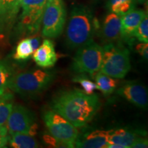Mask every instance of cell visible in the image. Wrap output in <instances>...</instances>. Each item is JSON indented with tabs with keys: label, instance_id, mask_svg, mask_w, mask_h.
I'll use <instances>...</instances> for the list:
<instances>
[{
	"label": "cell",
	"instance_id": "11",
	"mask_svg": "<svg viewBox=\"0 0 148 148\" xmlns=\"http://www.w3.org/2000/svg\"><path fill=\"white\" fill-rule=\"evenodd\" d=\"M32 58L40 67L47 69L54 66L58 60V55L52 40L49 38L44 40L41 45L33 52Z\"/></svg>",
	"mask_w": 148,
	"mask_h": 148
},
{
	"label": "cell",
	"instance_id": "6",
	"mask_svg": "<svg viewBox=\"0 0 148 148\" xmlns=\"http://www.w3.org/2000/svg\"><path fill=\"white\" fill-rule=\"evenodd\" d=\"M66 19L63 0H47L42 18V35L47 38L60 36Z\"/></svg>",
	"mask_w": 148,
	"mask_h": 148
},
{
	"label": "cell",
	"instance_id": "18",
	"mask_svg": "<svg viewBox=\"0 0 148 148\" xmlns=\"http://www.w3.org/2000/svg\"><path fill=\"white\" fill-rule=\"evenodd\" d=\"M95 79L97 85L98 90H99L105 95H109L115 90L118 82L115 78L105 75L101 72L95 74Z\"/></svg>",
	"mask_w": 148,
	"mask_h": 148
},
{
	"label": "cell",
	"instance_id": "25",
	"mask_svg": "<svg viewBox=\"0 0 148 148\" xmlns=\"http://www.w3.org/2000/svg\"><path fill=\"white\" fill-rule=\"evenodd\" d=\"M8 129L5 125H0V148L5 147L8 143Z\"/></svg>",
	"mask_w": 148,
	"mask_h": 148
},
{
	"label": "cell",
	"instance_id": "9",
	"mask_svg": "<svg viewBox=\"0 0 148 148\" xmlns=\"http://www.w3.org/2000/svg\"><path fill=\"white\" fill-rule=\"evenodd\" d=\"M6 123L9 134L18 132L34 136L38 129L34 113L21 105L12 107Z\"/></svg>",
	"mask_w": 148,
	"mask_h": 148
},
{
	"label": "cell",
	"instance_id": "8",
	"mask_svg": "<svg viewBox=\"0 0 148 148\" xmlns=\"http://www.w3.org/2000/svg\"><path fill=\"white\" fill-rule=\"evenodd\" d=\"M46 1L47 0H22L19 29L23 34L34 35L39 32Z\"/></svg>",
	"mask_w": 148,
	"mask_h": 148
},
{
	"label": "cell",
	"instance_id": "5",
	"mask_svg": "<svg viewBox=\"0 0 148 148\" xmlns=\"http://www.w3.org/2000/svg\"><path fill=\"white\" fill-rule=\"evenodd\" d=\"M103 57V47L93 39L77 48L72 62L71 69L77 73L95 75L99 71Z\"/></svg>",
	"mask_w": 148,
	"mask_h": 148
},
{
	"label": "cell",
	"instance_id": "12",
	"mask_svg": "<svg viewBox=\"0 0 148 148\" xmlns=\"http://www.w3.org/2000/svg\"><path fill=\"white\" fill-rule=\"evenodd\" d=\"M110 130H94L78 135L75 142V147L106 148L108 145Z\"/></svg>",
	"mask_w": 148,
	"mask_h": 148
},
{
	"label": "cell",
	"instance_id": "28",
	"mask_svg": "<svg viewBox=\"0 0 148 148\" xmlns=\"http://www.w3.org/2000/svg\"><path fill=\"white\" fill-rule=\"evenodd\" d=\"M29 40L30 42L33 50L34 51L40 46V39L38 37H32V38H29Z\"/></svg>",
	"mask_w": 148,
	"mask_h": 148
},
{
	"label": "cell",
	"instance_id": "22",
	"mask_svg": "<svg viewBox=\"0 0 148 148\" xmlns=\"http://www.w3.org/2000/svg\"><path fill=\"white\" fill-rule=\"evenodd\" d=\"M134 37L142 42H148V17L145 14L134 33Z\"/></svg>",
	"mask_w": 148,
	"mask_h": 148
},
{
	"label": "cell",
	"instance_id": "13",
	"mask_svg": "<svg viewBox=\"0 0 148 148\" xmlns=\"http://www.w3.org/2000/svg\"><path fill=\"white\" fill-rule=\"evenodd\" d=\"M147 14L143 10L134 9L121 17V38L127 41L132 40L134 33Z\"/></svg>",
	"mask_w": 148,
	"mask_h": 148
},
{
	"label": "cell",
	"instance_id": "21",
	"mask_svg": "<svg viewBox=\"0 0 148 148\" xmlns=\"http://www.w3.org/2000/svg\"><path fill=\"white\" fill-rule=\"evenodd\" d=\"M12 107V103L9 101L8 97L0 99V125H5L6 123Z\"/></svg>",
	"mask_w": 148,
	"mask_h": 148
},
{
	"label": "cell",
	"instance_id": "23",
	"mask_svg": "<svg viewBox=\"0 0 148 148\" xmlns=\"http://www.w3.org/2000/svg\"><path fill=\"white\" fill-rule=\"evenodd\" d=\"M73 82L79 83L83 88V91L86 92V94H92L93 93L94 90L98 89L97 85L96 83L92 82L87 77L83 76V75H81V76L79 75V76L73 78Z\"/></svg>",
	"mask_w": 148,
	"mask_h": 148
},
{
	"label": "cell",
	"instance_id": "20",
	"mask_svg": "<svg viewBox=\"0 0 148 148\" xmlns=\"http://www.w3.org/2000/svg\"><path fill=\"white\" fill-rule=\"evenodd\" d=\"M34 50L31 46L29 38H24L18 42L16 46L13 58L16 60H25L30 58Z\"/></svg>",
	"mask_w": 148,
	"mask_h": 148
},
{
	"label": "cell",
	"instance_id": "7",
	"mask_svg": "<svg viewBox=\"0 0 148 148\" xmlns=\"http://www.w3.org/2000/svg\"><path fill=\"white\" fill-rule=\"evenodd\" d=\"M42 119L49 134L65 147H74L79 131L65 118L53 110H47L42 114Z\"/></svg>",
	"mask_w": 148,
	"mask_h": 148
},
{
	"label": "cell",
	"instance_id": "29",
	"mask_svg": "<svg viewBox=\"0 0 148 148\" xmlns=\"http://www.w3.org/2000/svg\"><path fill=\"white\" fill-rule=\"evenodd\" d=\"M146 1H147V0H136V1H138V2L140 3H145Z\"/></svg>",
	"mask_w": 148,
	"mask_h": 148
},
{
	"label": "cell",
	"instance_id": "19",
	"mask_svg": "<svg viewBox=\"0 0 148 148\" xmlns=\"http://www.w3.org/2000/svg\"><path fill=\"white\" fill-rule=\"evenodd\" d=\"M135 4L136 0H108L107 8L111 12L121 16L134 10Z\"/></svg>",
	"mask_w": 148,
	"mask_h": 148
},
{
	"label": "cell",
	"instance_id": "24",
	"mask_svg": "<svg viewBox=\"0 0 148 148\" xmlns=\"http://www.w3.org/2000/svg\"><path fill=\"white\" fill-rule=\"evenodd\" d=\"M10 74L5 66L0 62V97L4 95L5 90L8 88Z\"/></svg>",
	"mask_w": 148,
	"mask_h": 148
},
{
	"label": "cell",
	"instance_id": "17",
	"mask_svg": "<svg viewBox=\"0 0 148 148\" xmlns=\"http://www.w3.org/2000/svg\"><path fill=\"white\" fill-rule=\"evenodd\" d=\"M8 143L14 148H36L38 143L33 136L24 133H10Z\"/></svg>",
	"mask_w": 148,
	"mask_h": 148
},
{
	"label": "cell",
	"instance_id": "10",
	"mask_svg": "<svg viewBox=\"0 0 148 148\" xmlns=\"http://www.w3.org/2000/svg\"><path fill=\"white\" fill-rule=\"evenodd\" d=\"M118 95L124 97L129 102L140 108L147 106V91L143 85L137 83H128L116 90Z\"/></svg>",
	"mask_w": 148,
	"mask_h": 148
},
{
	"label": "cell",
	"instance_id": "4",
	"mask_svg": "<svg viewBox=\"0 0 148 148\" xmlns=\"http://www.w3.org/2000/svg\"><path fill=\"white\" fill-rule=\"evenodd\" d=\"M103 47V57L99 72L115 79L123 78L131 69L129 50L124 47L106 43Z\"/></svg>",
	"mask_w": 148,
	"mask_h": 148
},
{
	"label": "cell",
	"instance_id": "2",
	"mask_svg": "<svg viewBox=\"0 0 148 148\" xmlns=\"http://www.w3.org/2000/svg\"><path fill=\"white\" fill-rule=\"evenodd\" d=\"M99 27L91 9L84 5L74 6L71 11L66 31V43L74 49L92 39Z\"/></svg>",
	"mask_w": 148,
	"mask_h": 148
},
{
	"label": "cell",
	"instance_id": "3",
	"mask_svg": "<svg viewBox=\"0 0 148 148\" xmlns=\"http://www.w3.org/2000/svg\"><path fill=\"white\" fill-rule=\"evenodd\" d=\"M54 77L55 73L51 71L37 69L22 72L10 77L8 87L22 96L33 97L47 89Z\"/></svg>",
	"mask_w": 148,
	"mask_h": 148
},
{
	"label": "cell",
	"instance_id": "27",
	"mask_svg": "<svg viewBox=\"0 0 148 148\" xmlns=\"http://www.w3.org/2000/svg\"><path fill=\"white\" fill-rule=\"evenodd\" d=\"M148 147V141L147 138H145L142 136L136 138L135 141L132 144L130 147L132 148H145Z\"/></svg>",
	"mask_w": 148,
	"mask_h": 148
},
{
	"label": "cell",
	"instance_id": "15",
	"mask_svg": "<svg viewBox=\"0 0 148 148\" xmlns=\"http://www.w3.org/2000/svg\"><path fill=\"white\" fill-rule=\"evenodd\" d=\"M22 0H0V31L8 29L14 23Z\"/></svg>",
	"mask_w": 148,
	"mask_h": 148
},
{
	"label": "cell",
	"instance_id": "26",
	"mask_svg": "<svg viewBox=\"0 0 148 148\" xmlns=\"http://www.w3.org/2000/svg\"><path fill=\"white\" fill-rule=\"evenodd\" d=\"M136 50L143 58H148V45L147 42H141L136 46Z\"/></svg>",
	"mask_w": 148,
	"mask_h": 148
},
{
	"label": "cell",
	"instance_id": "14",
	"mask_svg": "<svg viewBox=\"0 0 148 148\" xmlns=\"http://www.w3.org/2000/svg\"><path fill=\"white\" fill-rule=\"evenodd\" d=\"M101 36L106 44L115 42L121 38V17L119 15L110 12L105 16Z\"/></svg>",
	"mask_w": 148,
	"mask_h": 148
},
{
	"label": "cell",
	"instance_id": "16",
	"mask_svg": "<svg viewBox=\"0 0 148 148\" xmlns=\"http://www.w3.org/2000/svg\"><path fill=\"white\" fill-rule=\"evenodd\" d=\"M140 132H136L127 129L119 128L110 130L108 145H119L123 148H130L136 138L141 136Z\"/></svg>",
	"mask_w": 148,
	"mask_h": 148
},
{
	"label": "cell",
	"instance_id": "1",
	"mask_svg": "<svg viewBox=\"0 0 148 148\" xmlns=\"http://www.w3.org/2000/svg\"><path fill=\"white\" fill-rule=\"evenodd\" d=\"M100 106V100L96 94H86L79 89L59 92L51 105V110L77 128L86 126L91 121Z\"/></svg>",
	"mask_w": 148,
	"mask_h": 148
}]
</instances>
